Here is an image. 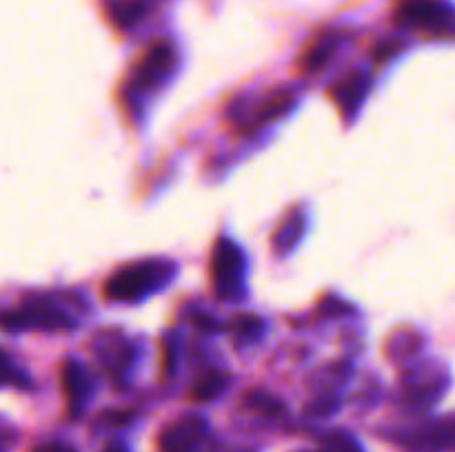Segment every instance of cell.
<instances>
[{"label":"cell","instance_id":"277c9868","mask_svg":"<svg viewBox=\"0 0 455 452\" xmlns=\"http://www.w3.org/2000/svg\"><path fill=\"white\" fill-rule=\"evenodd\" d=\"M176 66V51L169 43H158L143 56V60L136 66V74L131 84L136 93H149L161 87L171 75Z\"/></svg>","mask_w":455,"mask_h":452},{"label":"cell","instance_id":"7c38bea8","mask_svg":"<svg viewBox=\"0 0 455 452\" xmlns=\"http://www.w3.org/2000/svg\"><path fill=\"white\" fill-rule=\"evenodd\" d=\"M245 403L247 408H251V410L260 412V415L264 417L285 415V403H282L278 397H273V394L264 393V390H251V393L245 397Z\"/></svg>","mask_w":455,"mask_h":452},{"label":"cell","instance_id":"6da1fadb","mask_svg":"<svg viewBox=\"0 0 455 452\" xmlns=\"http://www.w3.org/2000/svg\"><path fill=\"white\" fill-rule=\"evenodd\" d=\"M174 275V266L167 261H140V264H129L114 273L109 277L105 292L109 300L116 301H138L145 300L152 292L161 291L169 277Z\"/></svg>","mask_w":455,"mask_h":452},{"label":"cell","instance_id":"7a4b0ae2","mask_svg":"<svg viewBox=\"0 0 455 452\" xmlns=\"http://www.w3.org/2000/svg\"><path fill=\"white\" fill-rule=\"evenodd\" d=\"M245 255L231 239H218L211 255V277L220 300H240L245 292Z\"/></svg>","mask_w":455,"mask_h":452},{"label":"cell","instance_id":"8fae6325","mask_svg":"<svg viewBox=\"0 0 455 452\" xmlns=\"http://www.w3.org/2000/svg\"><path fill=\"white\" fill-rule=\"evenodd\" d=\"M229 379L223 375V372H209V375L200 377V379L193 384L192 397L196 401H211V399L220 397V394L227 390Z\"/></svg>","mask_w":455,"mask_h":452},{"label":"cell","instance_id":"ffe728a7","mask_svg":"<svg viewBox=\"0 0 455 452\" xmlns=\"http://www.w3.org/2000/svg\"><path fill=\"white\" fill-rule=\"evenodd\" d=\"M103 452H129V450H127V446L122 441H109Z\"/></svg>","mask_w":455,"mask_h":452},{"label":"cell","instance_id":"5bb4252c","mask_svg":"<svg viewBox=\"0 0 455 452\" xmlns=\"http://www.w3.org/2000/svg\"><path fill=\"white\" fill-rule=\"evenodd\" d=\"M320 452H365L356 437L347 433H333L325 439Z\"/></svg>","mask_w":455,"mask_h":452},{"label":"cell","instance_id":"5b68a950","mask_svg":"<svg viewBox=\"0 0 455 452\" xmlns=\"http://www.w3.org/2000/svg\"><path fill=\"white\" fill-rule=\"evenodd\" d=\"M5 323L12 328H45V331H56V328H69L74 322L63 308L50 304V301H32V304L7 315Z\"/></svg>","mask_w":455,"mask_h":452},{"label":"cell","instance_id":"3957f363","mask_svg":"<svg viewBox=\"0 0 455 452\" xmlns=\"http://www.w3.org/2000/svg\"><path fill=\"white\" fill-rule=\"evenodd\" d=\"M209 425L202 417H183L167 425L158 437V452H205Z\"/></svg>","mask_w":455,"mask_h":452},{"label":"cell","instance_id":"e0dca14e","mask_svg":"<svg viewBox=\"0 0 455 452\" xmlns=\"http://www.w3.org/2000/svg\"><path fill=\"white\" fill-rule=\"evenodd\" d=\"M0 384H16V372L12 370L10 362L3 353H0Z\"/></svg>","mask_w":455,"mask_h":452},{"label":"cell","instance_id":"2e32d148","mask_svg":"<svg viewBox=\"0 0 455 452\" xmlns=\"http://www.w3.org/2000/svg\"><path fill=\"white\" fill-rule=\"evenodd\" d=\"M260 331H263V322L254 315H242L236 322V332L245 339H255V337H260Z\"/></svg>","mask_w":455,"mask_h":452},{"label":"cell","instance_id":"9a60e30c","mask_svg":"<svg viewBox=\"0 0 455 452\" xmlns=\"http://www.w3.org/2000/svg\"><path fill=\"white\" fill-rule=\"evenodd\" d=\"M331 53H333V43H331L329 38L320 40V43L313 44V47L307 51V56H304V60H302L304 69H309V71L322 69V65L329 60Z\"/></svg>","mask_w":455,"mask_h":452},{"label":"cell","instance_id":"8992f818","mask_svg":"<svg viewBox=\"0 0 455 452\" xmlns=\"http://www.w3.org/2000/svg\"><path fill=\"white\" fill-rule=\"evenodd\" d=\"M449 7L442 0H402L397 9V20L404 27L420 29H444L449 25Z\"/></svg>","mask_w":455,"mask_h":452},{"label":"cell","instance_id":"d6986e66","mask_svg":"<svg viewBox=\"0 0 455 452\" xmlns=\"http://www.w3.org/2000/svg\"><path fill=\"white\" fill-rule=\"evenodd\" d=\"M34 452H78L72 446H65V443H45V446H38Z\"/></svg>","mask_w":455,"mask_h":452},{"label":"cell","instance_id":"9c48e42d","mask_svg":"<svg viewBox=\"0 0 455 452\" xmlns=\"http://www.w3.org/2000/svg\"><path fill=\"white\" fill-rule=\"evenodd\" d=\"M366 89H369V80H366L365 74L357 71V74L347 75V78L335 84L333 97L344 113L353 115L357 111V106H360V102L365 100Z\"/></svg>","mask_w":455,"mask_h":452},{"label":"cell","instance_id":"52a82bcc","mask_svg":"<svg viewBox=\"0 0 455 452\" xmlns=\"http://www.w3.org/2000/svg\"><path fill=\"white\" fill-rule=\"evenodd\" d=\"M63 390L65 397H67L69 415L76 419V417L82 415L87 401L91 397V390H94V384H91L90 372L82 368V363L69 359L63 366Z\"/></svg>","mask_w":455,"mask_h":452},{"label":"cell","instance_id":"4fadbf2b","mask_svg":"<svg viewBox=\"0 0 455 452\" xmlns=\"http://www.w3.org/2000/svg\"><path fill=\"white\" fill-rule=\"evenodd\" d=\"M143 3H138V0H121L112 7V16L121 27H129L131 22L143 16Z\"/></svg>","mask_w":455,"mask_h":452},{"label":"cell","instance_id":"ac0fdd59","mask_svg":"<svg viewBox=\"0 0 455 452\" xmlns=\"http://www.w3.org/2000/svg\"><path fill=\"white\" fill-rule=\"evenodd\" d=\"M14 441H16L14 428H10L7 424H0V452L10 450V446Z\"/></svg>","mask_w":455,"mask_h":452},{"label":"cell","instance_id":"30bf717a","mask_svg":"<svg viewBox=\"0 0 455 452\" xmlns=\"http://www.w3.org/2000/svg\"><path fill=\"white\" fill-rule=\"evenodd\" d=\"M304 226H307V215L304 211H291L285 220L278 224L276 235H273V251L280 253V255H286L291 253V248L298 244V239L302 238Z\"/></svg>","mask_w":455,"mask_h":452},{"label":"cell","instance_id":"ba28073f","mask_svg":"<svg viewBox=\"0 0 455 452\" xmlns=\"http://www.w3.org/2000/svg\"><path fill=\"white\" fill-rule=\"evenodd\" d=\"M96 355L100 363L112 372H125L134 359V350L121 332H100L96 339Z\"/></svg>","mask_w":455,"mask_h":452}]
</instances>
